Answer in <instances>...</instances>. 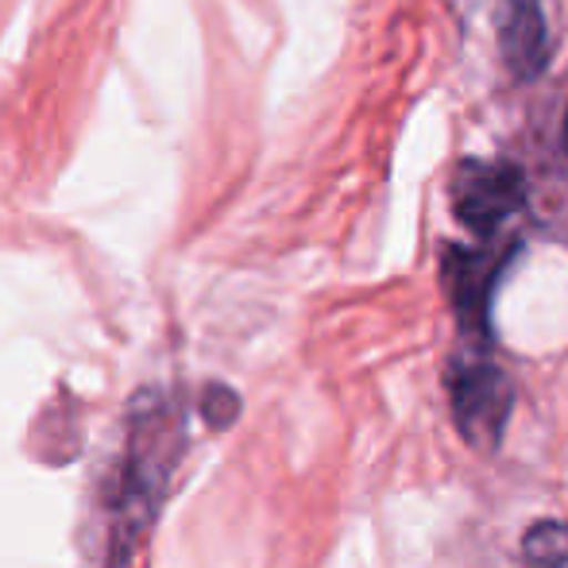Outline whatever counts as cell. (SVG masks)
Returning a JSON list of instances; mask_svg holds the SVG:
<instances>
[{"mask_svg": "<svg viewBox=\"0 0 568 568\" xmlns=\"http://www.w3.org/2000/svg\"><path fill=\"white\" fill-rule=\"evenodd\" d=\"M179 434H174L171 410L155 398V406H135L132 414V442L124 453V476H120V491L113 499V541L116 554L132 549L143 538V530L155 518V503L163 495L166 471L174 464L179 449Z\"/></svg>", "mask_w": 568, "mask_h": 568, "instance_id": "cell-1", "label": "cell"}, {"mask_svg": "<svg viewBox=\"0 0 568 568\" xmlns=\"http://www.w3.org/2000/svg\"><path fill=\"white\" fill-rule=\"evenodd\" d=\"M449 406L460 437L471 449H487L503 442V429L515 410V387L503 375L499 364H491L484 348L456 356L449 364Z\"/></svg>", "mask_w": 568, "mask_h": 568, "instance_id": "cell-2", "label": "cell"}, {"mask_svg": "<svg viewBox=\"0 0 568 568\" xmlns=\"http://www.w3.org/2000/svg\"><path fill=\"white\" fill-rule=\"evenodd\" d=\"M453 213L476 236H495L526 202L523 171L510 163H464L453 179Z\"/></svg>", "mask_w": 568, "mask_h": 568, "instance_id": "cell-3", "label": "cell"}, {"mask_svg": "<svg viewBox=\"0 0 568 568\" xmlns=\"http://www.w3.org/2000/svg\"><path fill=\"white\" fill-rule=\"evenodd\" d=\"M503 260L507 252H487V247H453L445 255V286H449L464 329L487 337V302H491V286L503 271Z\"/></svg>", "mask_w": 568, "mask_h": 568, "instance_id": "cell-4", "label": "cell"}, {"mask_svg": "<svg viewBox=\"0 0 568 568\" xmlns=\"http://www.w3.org/2000/svg\"><path fill=\"white\" fill-rule=\"evenodd\" d=\"M499 43L507 67L518 78H534L546 67V16L541 0H499Z\"/></svg>", "mask_w": 568, "mask_h": 568, "instance_id": "cell-5", "label": "cell"}, {"mask_svg": "<svg viewBox=\"0 0 568 568\" xmlns=\"http://www.w3.org/2000/svg\"><path fill=\"white\" fill-rule=\"evenodd\" d=\"M530 568H568V523H534L523 538Z\"/></svg>", "mask_w": 568, "mask_h": 568, "instance_id": "cell-6", "label": "cell"}, {"mask_svg": "<svg viewBox=\"0 0 568 568\" xmlns=\"http://www.w3.org/2000/svg\"><path fill=\"white\" fill-rule=\"evenodd\" d=\"M565 148H568V116H565Z\"/></svg>", "mask_w": 568, "mask_h": 568, "instance_id": "cell-7", "label": "cell"}]
</instances>
